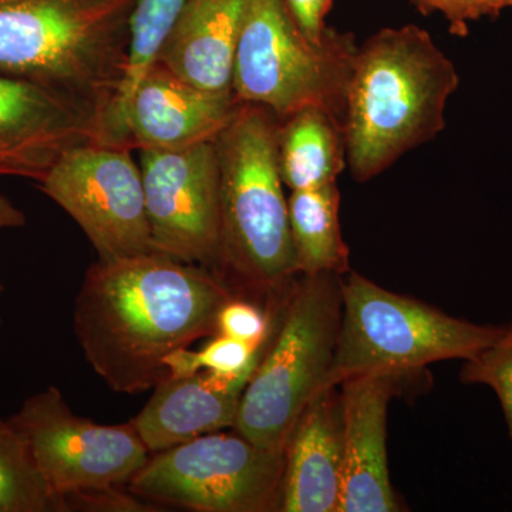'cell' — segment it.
Listing matches in <instances>:
<instances>
[{
    "mask_svg": "<svg viewBox=\"0 0 512 512\" xmlns=\"http://www.w3.org/2000/svg\"><path fill=\"white\" fill-rule=\"evenodd\" d=\"M234 298L208 269L158 252L99 259L77 293L74 333L111 390L140 394L170 377L174 352L218 335V313Z\"/></svg>",
    "mask_w": 512,
    "mask_h": 512,
    "instance_id": "obj_1",
    "label": "cell"
},
{
    "mask_svg": "<svg viewBox=\"0 0 512 512\" xmlns=\"http://www.w3.org/2000/svg\"><path fill=\"white\" fill-rule=\"evenodd\" d=\"M458 86L450 57L417 25L384 28L357 47L342 120L352 178L373 180L439 136Z\"/></svg>",
    "mask_w": 512,
    "mask_h": 512,
    "instance_id": "obj_2",
    "label": "cell"
},
{
    "mask_svg": "<svg viewBox=\"0 0 512 512\" xmlns=\"http://www.w3.org/2000/svg\"><path fill=\"white\" fill-rule=\"evenodd\" d=\"M274 114L239 103L215 140L220 161V255L214 274L235 298L271 315L298 279Z\"/></svg>",
    "mask_w": 512,
    "mask_h": 512,
    "instance_id": "obj_3",
    "label": "cell"
},
{
    "mask_svg": "<svg viewBox=\"0 0 512 512\" xmlns=\"http://www.w3.org/2000/svg\"><path fill=\"white\" fill-rule=\"evenodd\" d=\"M138 0H0V73L52 87L101 116L126 79Z\"/></svg>",
    "mask_w": 512,
    "mask_h": 512,
    "instance_id": "obj_4",
    "label": "cell"
},
{
    "mask_svg": "<svg viewBox=\"0 0 512 512\" xmlns=\"http://www.w3.org/2000/svg\"><path fill=\"white\" fill-rule=\"evenodd\" d=\"M264 356L244 393L234 430L268 450L285 451L296 421L326 387L342 319V276L296 279Z\"/></svg>",
    "mask_w": 512,
    "mask_h": 512,
    "instance_id": "obj_5",
    "label": "cell"
},
{
    "mask_svg": "<svg viewBox=\"0 0 512 512\" xmlns=\"http://www.w3.org/2000/svg\"><path fill=\"white\" fill-rule=\"evenodd\" d=\"M504 329L453 318L349 271L342 279V319L326 387L355 376L403 377L441 360H470Z\"/></svg>",
    "mask_w": 512,
    "mask_h": 512,
    "instance_id": "obj_6",
    "label": "cell"
},
{
    "mask_svg": "<svg viewBox=\"0 0 512 512\" xmlns=\"http://www.w3.org/2000/svg\"><path fill=\"white\" fill-rule=\"evenodd\" d=\"M357 46L348 33L330 29L313 42L293 19L286 0H247L235 50L232 94L284 120L319 107L340 121Z\"/></svg>",
    "mask_w": 512,
    "mask_h": 512,
    "instance_id": "obj_7",
    "label": "cell"
},
{
    "mask_svg": "<svg viewBox=\"0 0 512 512\" xmlns=\"http://www.w3.org/2000/svg\"><path fill=\"white\" fill-rule=\"evenodd\" d=\"M284 467L285 451L220 430L158 451L127 490L198 512L279 511Z\"/></svg>",
    "mask_w": 512,
    "mask_h": 512,
    "instance_id": "obj_8",
    "label": "cell"
},
{
    "mask_svg": "<svg viewBox=\"0 0 512 512\" xmlns=\"http://www.w3.org/2000/svg\"><path fill=\"white\" fill-rule=\"evenodd\" d=\"M133 151L100 141L80 144L66 151L39 183L83 229L101 261L156 252Z\"/></svg>",
    "mask_w": 512,
    "mask_h": 512,
    "instance_id": "obj_9",
    "label": "cell"
},
{
    "mask_svg": "<svg viewBox=\"0 0 512 512\" xmlns=\"http://www.w3.org/2000/svg\"><path fill=\"white\" fill-rule=\"evenodd\" d=\"M9 421L62 500L74 491L127 484L150 458L130 421L104 426L77 416L55 386L30 396Z\"/></svg>",
    "mask_w": 512,
    "mask_h": 512,
    "instance_id": "obj_10",
    "label": "cell"
},
{
    "mask_svg": "<svg viewBox=\"0 0 512 512\" xmlns=\"http://www.w3.org/2000/svg\"><path fill=\"white\" fill-rule=\"evenodd\" d=\"M138 151L156 252L214 274L220 255L221 217L215 141Z\"/></svg>",
    "mask_w": 512,
    "mask_h": 512,
    "instance_id": "obj_11",
    "label": "cell"
},
{
    "mask_svg": "<svg viewBox=\"0 0 512 512\" xmlns=\"http://www.w3.org/2000/svg\"><path fill=\"white\" fill-rule=\"evenodd\" d=\"M101 116L83 101L0 73V177L36 181L70 148L100 141Z\"/></svg>",
    "mask_w": 512,
    "mask_h": 512,
    "instance_id": "obj_12",
    "label": "cell"
},
{
    "mask_svg": "<svg viewBox=\"0 0 512 512\" xmlns=\"http://www.w3.org/2000/svg\"><path fill=\"white\" fill-rule=\"evenodd\" d=\"M399 379L362 375L339 384L342 491L338 512L402 511L387 461V409Z\"/></svg>",
    "mask_w": 512,
    "mask_h": 512,
    "instance_id": "obj_13",
    "label": "cell"
},
{
    "mask_svg": "<svg viewBox=\"0 0 512 512\" xmlns=\"http://www.w3.org/2000/svg\"><path fill=\"white\" fill-rule=\"evenodd\" d=\"M238 106L232 92L202 90L154 63L127 106V146L134 151L168 150L210 143L228 126Z\"/></svg>",
    "mask_w": 512,
    "mask_h": 512,
    "instance_id": "obj_14",
    "label": "cell"
},
{
    "mask_svg": "<svg viewBox=\"0 0 512 512\" xmlns=\"http://www.w3.org/2000/svg\"><path fill=\"white\" fill-rule=\"evenodd\" d=\"M342 491V412L338 387L305 407L285 447L282 512H338Z\"/></svg>",
    "mask_w": 512,
    "mask_h": 512,
    "instance_id": "obj_15",
    "label": "cell"
},
{
    "mask_svg": "<svg viewBox=\"0 0 512 512\" xmlns=\"http://www.w3.org/2000/svg\"><path fill=\"white\" fill-rule=\"evenodd\" d=\"M252 375L229 379L198 372L167 377L154 387L146 407L130 423L151 453L227 427L234 429L239 402Z\"/></svg>",
    "mask_w": 512,
    "mask_h": 512,
    "instance_id": "obj_16",
    "label": "cell"
},
{
    "mask_svg": "<svg viewBox=\"0 0 512 512\" xmlns=\"http://www.w3.org/2000/svg\"><path fill=\"white\" fill-rule=\"evenodd\" d=\"M247 0H185L156 63L192 86L232 92L235 50Z\"/></svg>",
    "mask_w": 512,
    "mask_h": 512,
    "instance_id": "obj_17",
    "label": "cell"
},
{
    "mask_svg": "<svg viewBox=\"0 0 512 512\" xmlns=\"http://www.w3.org/2000/svg\"><path fill=\"white\" fill-rule=\"evenodd\" d=\"M278 165L291 191L336 184L348 167L342 121L319 107H306L279 120Z\"/></svg>",
    "mask_w": 512,
    "mask_h": 512,
    "instance_id": "obj_18",
    "label": "cell"
},
{
    "mask_svg": "<svg viewBox=\"0 0 512 512\" xmlns=\"http://www.w3.org/2000/svg\"><path fill=\"white\" fill-rule=\"evenodd\" d=\"M289 227L299 276L349 272V248L340 228L338 183L292 191Z\"/></svg>",
    "mask_w": 512,
    "mask_h": 512,
    "instance_id": "obj_19",
    "label": "cell"
},
{
    "mask_svg": "<svg viewBox=\"0 0 512 512\" xmlns=\"http://www.w3.org/2000/svg\"><path fill=\"white\" fill-rule=\"evenodd\" d=\"M0 512H67L37 468L28 444L0 417Z\"/></svg>",
    "mask_w": 512,
    "mask_h": 512,
    "instance_id": "obj_20",
    "label": "cell"
},
{
    "mask_svg": "<svg viewBox=\"0 0 512 512\" xmlns=\"http://www.w3.org/2000/svg\"><path fill=\"white\" fill-rule=\"evenodd\" d=\"M268 340L264 345L254 346L217 335L200 352L190 348L177 350L165 360V366L173 377H188L198 372H211L229 379L252 375L264 356Z\"/></svg>",
    "mask_w": 512,
    "mask_h": 512,
    "instance_id": "obj_21",
    "label": "cell"
},
{
    "mask_svg": "<svg viewBox=\"0 0 512 512\" xmlns=\"http://www.w3.org/2000/svg\"><path fill=\"white\" fill-rule=\"evenodd\" d=\"M461 382L487 384L500 400L512 441V322L500 338L473 359L466 360Z\"/></svg>",
    "mask_w": 512,
    "mask_h": 512,
    "instance_id": "obj_22",
    "label": "cell"
},
{
    "mask_svg": "<svg viewBox=\"0 0 512 512\" xmlns=\"http://www.w3.org/2000/svg\"><path fill=\"white\" fill-rule=\"evenodd\" d=\"M272 323L274 318L262 306L234 298L218 313L217 330L218 335L261 346L271 335Z\"/></svg>",
    "mask_w": 512,
    "mask_h": 512,
    "instance_id": "obj_23",
    "label": "cell"
},
{
    "mask_svg": "<svg viewBox=\"0 0 512 512\" xmlns=\"http://www.w3.org/2000/svg\"><path fill=\"white\" fill-rule=\"evenodd\" d=\"M66 511L87 512H151L158 511L144 503L143 498L136 494L124 493L119 485L111 487L90 488V490L74 491L64 495Z\"/></svg>",
    "mask_w": 512,
    "mask_h": 512,
    "instance_id": "obj_24",
    "label": "cell"
},
{
    "mask_svg": "<svg viewBox=\"0 0 512 512\" xmlns=\"http://www.w3.org/2000/svg\"><path fill=\"white\" fill-rule=\"evenodd\" d=\"M335 0H286L293 19L313 42H323L330 32L326 25Z\"/></svg>",
    "mask_w": 512,
    "mask_h": 512,
    "instance_id": "obj_25",
    "label": "cell"
},
{
    "mask_svg": "<svg viewBox=\"0 0 512 512\" xmlns=\"http://www.w3.org/2000/svg\"><path fill=\"white\" fill-rule=\"evenodd\" d=\"M419 12L429 16L439 13L447 20L453 35L466 36L468 23L471 22L468 16L467 0H410Z\"/></svg>",
    "mask_w": 512,
    "mask_h": 512,
    "instance_id": "obj_26",
    "label": "cell"
},
{
    "mask_svg": "<svg viewBox=\"0 0 512 512\" xmlns=\"http://www.w3.org/2000/svg\"><path fill=\"white\" fill-rule=\"evenodd\" d=\"M471 22L481 18H495L504 9L512 8V0H467Z\"/></svg>",
    "mask_w": 512,
    "mask_h": 512,
    "instance_id": "obj_27",
    "label": "cell"
},
{
    "mask_svg": "<svg viewBox=\"0 0 512 512\" xmlns=\"http://www.w3.org/2000/svg\"><path fill=\"white\" fill-rule=\"evenodd\" d=\"M25 215L12 204L5 195H0V231L8 228H18L25 224ZM3 286L0 285V293Z\"/></svg>",
    "mask_w": 512,
    "mask_h": 512,
    "instance_id": "obj_28",
    "label": "cell"
}]
</instances>
